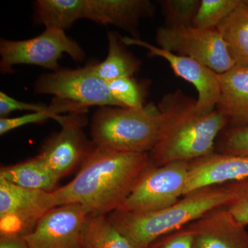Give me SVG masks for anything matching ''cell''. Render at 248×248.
Listing matches in <instances>:
<instances>
[{
  "instance_id": "obj_1",
  "label": "cell",
  "mask_w": 248,
  "mask_h": 248,
  "mask_svg": "<svg viewBox=\"0 0 248 248\" xmlns=\"http://www.w3.org/2000/svg\"><path fill=\"white\" fill-rule=\"evenodd\" d=\"M151 164L149 153H120L94 145L74 179L50 192L54 207L78 203L90 215H108L120 208Z\"/></svg>"
},
{
  "instance_id": "obj_2",
  "label": "cell",
  "mask_w": 248,
  "mask_h": 248,
  "mask_svg": "<svg viewBox=\"0 0 248 248\" xmlns=\"http://www.w3.org/2000/svg\"><path fill=\"white\" fill-rule=\"evenodd\" d=\"M159 135L149 153L152 164L190 161L215 153L217 139L228 121L215 109L200 114L196 100L182 90L164 94L158 104Z\"/></svg>"
},
{
  "instance_id": "obj_3",
  "label": "cell",
  "mask_w": 248,
  "mask_h": 248,
  "mask_svg": "<svg viewBox=\"0 0 248 248\" xmlns=\"http://www.w3.org/2000/svg\"><path fill=\"white\" fill-rule=\"evenodd\" d=\"M235 192L236 182L209 186L184 195L159 211L140 214L117 210L107 217L134 248H147L161 236L197 221L211 210L226 206Z\"/></svg>"
},
{
  "instance_id": "obj_4",
  "label": "cell",
  "mask_w": 248,
  "mask_h": 248,
  "mask_svg": "<svg viewBox=\"0 0 248 248\" xmlns=\"http://www.w3.org/2000/svg\"><path fill=\"white\" fill-rule=\"evenodd\" d=\"M160 125V111L153 102L141 108L100 107L93 115L91 135L95 146L109 151L150 153Z\"/></svg>"
},
{
  "instance_id": "obj_5",
  "label": "cell",
  "mask_w": 248,
  "mask_h": 248,
  "mask_svg": "<svg viewBox=\"0 0 248 248\" xmlns=\"http://www.w3.org/2000/svg\"><path fill=\"white\" fill-rule=\"evenodd\" d=\"M67 54L76 62H82L85 52L64 30L46 28L40 35L26 40L0 42V70L4 74L14 73L17 65H33L53 72L61 69L59 61Z\"/></svg>"
},
{
  "instance_id": "obj_6",
  "label": "cell",
  "mask_w": 248,
  "mask_h": 248,
  "mask_svg": "<svg viewBox=\"0 0 248 248\" xmlns=\"http://www.w3.org/2000/svg\"><path fill=\"white\" fill-rule=\"evenodd\" d=\"M189 161L151 164L139 178L119 210L133 213L159 211L184 197Z\"/></svg>"
},
{
  "instance_id": "obj_7",
  "label": "cell",
  "mask_w": 248,
  "mask_h": 248,
  "mask_svg": "<svg viewBox=\"0 0 248 248\" xmlns=\"http://www.w3.org/2000/svg\"><path fill=\"white\" fill-rule=\"evenodd\" d=\"M156 41L160 48L193 59L218 75L230 71L235 66L217 29L164 26L156 31Z\"/></svg>"
},
{
  "instance_id": "obj_8",
  "label": "cell",
  "mask_w": 248,
  "mask_h": 248,
  "mask_svg": "<svg viewBox=\"0 0 248 248\" xmlns=\"http://www.w3.org/2000/svg\"><path fill=\"white\" fill-rule=\"evenodd\" d=\"M36 93L76 103L85 108L118 107L111 95L107 81L97 76L93 63L77 69H60L42 75L36 80Z\"/></svg>"
},
{
  "instance_id": "obj_9",
  "label": "cell",
  "mask_w": 248,
  "mask_h": 248,
  "mask_svg": "<svg viewBox=\"0 0 248 248\" xmlns=\"http://www.w3.org/2000/svg\"><path fill=\"white\" fill-rule=\"evenodd\" d=\"M54 208L50 192L24 188L0 178L1 236H26Z\"/></svg>"
},
{
  "instance_id": "obj_10",
  "label": "cell",
  "mask_w": 248,
  "mask_h": 248,
  "mask_svg": "<svg viewBox=\"0 0 248 248\" xmlns=\"http://www.w3.org/2000/svg\"><path fill=\"white\" fill-rule=\"evenodd\" d=\"M86 112L61 116L58 122L62 128L45 142L39 157L60 179L82 164L94 147L85 135Z\"/></svg>"
},
{
  "instance_id": "obj_11",
  "label": "cell",
  "mask_w": 248,
  "mask_h": 248,
  "mask_svg": "<svg viewBox=\"0 0 248 248\" xmlns=\"http://www.w3.org/2000/svg\"><path fill=\"white\" fill-rule=\"evenodd\" d=\"M89 215L78 203L55 207L40 218L24 239L29 248H82L83 231Z\"/></svg>"
},
{
  "instance_id": "obj_12",
  "label": "cell",
  "mask_w": 248,
  "mask_h": 248,
  "mask_svg": "<svg viewBox=\"0 0 248 248\" xmlns=\"http://www.w3.org/2000/svg\"><path fill=\"white\" fill-rule=\"evenodd\" d=\"M125 46H138L148 50L151 57L166 60L176 76L190 83L198 93L196 108L200 114H208L216 109L220 96L219 75L203 63L188 57L167 51L140 38L121 36Z\"/></svg>"
},
{
  "instance_id": "obj_13",
  "label": "cell",
  "mask_w": 248,
  "mask_h": 248,
  "mask_svg": "<svg viewBox=\"0 0 248 248\" xmlns=\"http://www.w3.org/2000/svg\"><path fill=\"white\" fill-rule=\"evenodd\" d=\"M76 10L78 20L115 26L139 38L140 20L153 17L156 7L149 0H76Z\"/></svg>"
},
{
  "instance_id": "obj_14",
  "label": "cell",
  "mask_w": 248,
  "mask_h": 248,
  "mask_svg": "<svg viewBox=\"0 0 248 248\" xmlns=\"http://www.w3.org/2000/svg\"><path fill=\"white\" fill-rule=\"evenodd\" d=\"M248 179V156L215 153L189 161L184 196L193 191Z\"/></svg>"
},
{
  "instance_id": "obj_15",
  "label": "cell",
  "mask_w": 248,
  "mask_h": 248,
  "mask_svg": "<svg viewBox=\"0 0 248 248\" xmlns=\"http://www.w3.org/2000/svg\"><path fill=\"white\" fill-rule=\"evenodd\" d=\"M192 248H248V232L226 206L220 207L186 226Z\"/></svg>"
},
{
  "instance_id": "obj_16",
  "label": "cell",
  "mask_w": 248,
  "mask_h": 248,
  "mask_svg": "<svg viewBox=\"0 0 248 248\" xmlns=\"http://www.w3.org/2000/svg\"><path fill=\"white\" fill-rule=\"evenodd\" d=\"M219 81L216 110L226 117L228 126L248 125V66L235 65L219 75Z\"/></svg>"
},
{
  "instance_id": "obj_17",
  "label": "cell",
  "mask_w": 248,
  "mask_h": 248,
  "mask_svg": "<svg viewBox=\"0 0 248 248\" xmlns=\"http://www.w3.org/2000/svg\"><path fill=\"white\" fill-rule=\"evenodd\" d=\"M0 178L24 188L45 192H53L60 180L38 155L18 164L3 166Z\"/></svg>"
},
{
  "instance_id": "obj_18",
  "label": "cell",
  "mask_w": 248,
  "mask_h": 248,
  "mask_svg": "<svg viewBox=\"0 0 248 248\" xmlns=\"http://www.w3.org/2000/svg\"><path fill=\"white\" fill-rule=\"evenodd\" d=\"M108 55L99 63H93L97 76L104 81L133 77L141 69V62L126 48L117 32H108Z\"/></svg>"
},
{
  "instance_id": "obj_19",
  "label": "cell",
  "mask_w": 248,
  "mask_h": 248,
  "mask_svg": "<svg viewBox=\"0 0 248 248\" xmlns=\"http://www.w3.org/2000/svg\"><path fill=\"white\" fill-rule=\"evenodd\" d=\"M216 29L235 65L248 66V7L243 0Z\"/></svg>"
},
{
  "instance_id": "obj_20",
  "label": "cell",
  "mask_w": 248,
  "mask_h": 248,
  "mask_svg": "<svg viewBox=\"0 0 248 248\" xmlns=\"http://www.w3.org/2000/svg\"><path fill=\"white\" fill-rule=\"evenodd\" d=\"M82 248H134L107 215H89L83 231Z\"/></svg>"
},
{
  "instance_id": "obj_21",
  "label": "cell",
  "mask_w": 248,
  "mask_h": 248,
  "mask_svg": "<svg viewBox=\"0 0 248 248\" xmlns=\"http://www.w3.org/2000/svg\"><path fill=\"white\" fill-rule=\"evenodd\" d=\"M89 108L82 107L76 103L65 99L54 97L51 104L47 106L45 110L33 112L20 117L14 118L0 119V135H5L11 130L17 128L32 124H40L50 120H56L58 122L61 116L60 114L73 113V112H87Z\"/></svg>"
},
{
  "instance_id": "obj_22",
  "label": "cell",
  "mask_w": 248,
  "mask_h": 248,
  "mask_svg": "<svg viewBox=\"0 0 248 248\" xmlns=\"http://www.w3.org/2000/svg\"><path fill=\"white\" fill-rule=\"evenodd\" d=\"M111 95L121 107L138 109L144 107L147 96L146 86L133 77L122 78L108 82Z\"/></svg>"
},
{
  "instance_id": "obj_23",
  "label": "cell",
  "mask_w": 248,
  "mask_h": 248,
  "mask_svg": "<svg viewBox=\"0 0 248 248\" xmlns=\"http://www.w3.org/2000/svg\"><path fill=\"white\" fill-rule=\"evenodd\" d=\"M241 1V0H201L192 27L200 29H216Z\"/></svg>"
},
{
  "instance_id": "obj_24",
  "label": "cell",
  "mask_w": 248,
  "mask_h": 248,
  "mask_svg": "<svg viewBox=\"0 0 248 248\" xmlns=\"http://www.w3.org/2000/svg\"><path fill=\"white\" fill-rule=\"evenodd\" d=\"M201 0L158 1L166 27H191L200 7Z\"/></svg>"
},
{
  "instance_id": "obj_25",
  "label": "cell",
  "mask_w": 248,
  "mask_h": 248,
  "mask_svg": "<svg viewBox=\"0 0 248 248\" xmlns=\"http://www.w3.org/2000/svg\"><path fill=\"white\" fill-rule=\"evenodd\" d=\"M223 154L248 156V125L227 126L220 134L215 151Z\"/></svg>"
},
{
  "instance_id": "obj_26",
  "label": "cell",
  "mask_w": 248,
  "mask_h": 248,
  "mask_svg": "<svg viewBox=\"0 0 248 248\" xmlns=\"http://www.w3.org/2000/svg\"><path fill=\"white\" fill-rule=\"evenodd\" d=\"M226 208L236 221L243 226L248 225V179L236 182V192L232 201Z\"/></svg>"
},
{
  "instance_id": "obj_27",
  "label": "cell",
  "mask_w": 248,
  "mask_h": 248,
  "mask_svg": "<svg viewBox=\"0 0 248 248\" xmlns=\"http://www.w3.org/2000/svg\"><path fill=\"white\" fill-rule=\"evenodd\" d=\"M147 248H192V236L185 226L161 236Z\"/></svg>"
},
{
  "instance_id": "obj_28",
  "label": "cell",
  "mask_w": 248,
  "mask_h": 248,
  "mask_svg": "<svg viewBox=\"0 0 248 248\" xmlns=\"http://www.w3.org/2000/svg\"><path fill=\"white\" fill-rule=\"evenodd\" d=\"M47 106L42 104H34L17 100L11 97L7 94L1 91L0 92V116L1 118H6L15 111H31V112H38L45 110Z\"/></svg>"
},
{
  "instance_id": "obj_29",
  "label": "cell",
  "mask_w": 248,
  "mask_h": 248,
  "mask_svg": "<svg viewBox=\"0 0 248 248\" xmlns=\"http://www.w3.org/2000/svg\"><path fill=\"white\" fill-rule=\"evenodd\" d=\"M0 248H29L24 236H0Z\"/></svg>"
},
{
  "instance_id": "obj_30",
  "label": "cell",
  "mask_w": 248,
  "mask_h": 248,
  "mask_svg": "<svg viewBox=\"0 0 248 248\" xmlns=\"http://www.w3.org/2000/svg\"><path fill=\"white\" fill-rule=\"evenodd\" d=\"M243 1H244V4L248 7V0H243Z\"/></svg>"
}]
</instances>
